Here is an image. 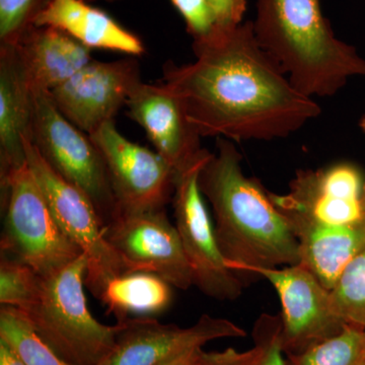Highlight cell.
I'll return each instance as SVG.
<instances>
[{
  "mask_svg": "<svg viewBox=\"0 0 365 365\" xmlns=\"http://www.w3.org/2000/svg\"><path fill=\"white\" fill-rule=\"evenodd\" d=\"M4 211L1 255L50 275L81 256V249L55 220L28 163L0 179Z\"/></svg>",
  "mask_w": 365,
  "mask_h": 365,
  "instance_id": "cell-5",
  "label": "cell"
},
{
  "mask_svg": "<svg viewBox=\"0 0 365 365\" xmlns=\"http://www.w3.org/2000/svg\"><path fill=\"white\" fill-rule=\"evenodd\" d=\"M209 155L210 151L176 174L175 225L191 267L194 287L211 299L234 302L241 297L246 284L227 265L199 188V173Z\"/></svg>",
  "mask_w": 365,
  "mask_h": 365,
  "instance_id": "cell-8",
  "label": "cell"
},
{
  "mask_svg": "<svg viewBox=\"0 0 365 365\" xmlns=\"http://www.w3.org/2000/svg\"><path fill=\"white\" fill-rule=\"evenodd\" d=\"M200 349L201 348H194V349L187 350V351L163 360L157 365H192L196 359L197 353Z\"/></svg>",
  "mask_w": 365,
  "mask_h": 365,
  "instance_id": "cell-31",
  "label": "cell"
},
{
  "mask_svg": "<svg viewBox=\"0 0 365 365\" xmlns=\"http://www.w3.org/2000/svg\"><path fill=\"white\" fill-rule=\"evenodd\" d=\"M104 237L127 272L155 274L179 289L194 287L191 267L176 225L165 209L123 212L106 223Z\"/></svg>",
  "mask_w": 365,
  "mask_h": 365,
  "instance_id": "cell-9",
  "label": "cell"
},
{
  "mask_svg": "<svg viewBox=\"0 0 365 365\" xmlns=\"http://www.w3.org/2000/svg\"><path fill=\"white\" fill-rule=\"evenodd\" d=\"M195 60L167 62L160 81L182 103L201 137L234 143L287 138L321 115L262 49L253 21L193 41Z\"/></svg>",
  "mask_w": 365,
  "mask_h": 365,
  "instance_id": "cell-1",
  "label": "cell"
},
{
  "mask_svg": "<svg viewBox=\"0 0 365 365\" xmlns=\"http://www.w3.org/2000/svg\"><path fill=\"white\" fill-rule=\"evenodd\" d=\"M11 46L32 91H51L93 60L90 48L52 26H33Z\"/></svg>",
  "mask_w": 365,
  "mask_h": 365,
  "instance_id": "cell-17",
  "label": "cell"
},
{
  "mask_svg": "<svg viewBox=\"0 0 365 365\" xmlns=\"http://www.w3.org/2000/svg\"><path fill=\"white\" fill-rule=\"evenodd\" d=\"M0 338L14 348L26 365H74L46 345L16 307L1 306Z\"/></svg>",
  "mask_w": 365,
  "mask_h": 365,
  "instance_id": "cell-22",
  "label": "cell"
},
{
  "mask_svg": "<svg viewBox=\"0 0 365 365\" xmlns=\"http://www.w3.org/2000/svg\"><path fill=\"white\" fill-rule=\"evenodd\" d=\"M0 365H26L6 340L0 338Z\"/></svg>",
  "mask_w": 365,
  "mask_h": 365,
  "instance_id": "cell-30",
  "label": "cell"
},
{
  "mask_svg": "<svg viewBox=\"0 0 365 365\" xmlns=\"http://www.w3.org/2000/svg\"><path fill=\"white\" fill-rule=\"evenodd\" d=\"M364 338H365V330H364Z\"/></svg>",
  "mask_w": 365,
  "mask_h": 365,
  "instance_id": "cell-35",
  "label": "cell"
},
{
  "mask_svg": "<svg viewBox=\"0 0 365 365\" xmlns=\"http://www.w3.org/2000/svg\"><path fill=\"white\" fill-rule=\"evenodd\" d=\"M186 23L193 41L206 40L217 34L215 18L205 0H170Z\"/></svg>",
  "mask_w": 365,
  "mask_h": 365,
  "instance_id": "cell-27",
  "label": "cell"
},
{
  "mask_svg": "<svg viewBox=\"0 0 365 365\" xmlns=\"http://www.w3.org/2000/svg\"><path fill=\"white\" fill-rule=\"evenodd\" d=\"M280 211L299 244L300 265L311 271L324 287L332 289L348 263L365 247V220L333 227L292 211Z\"/></svg>",
  "mask_w": 365,
  "mask_h": 365,
  "instance_id": "cell-16",
  "label": "cell"
},
{
  "mask_svg": "<svg viewBox=\"0 0 365 365\" xmlns=\"http://www.w3.org/2000/svg\"><path fill=\"white\" fill-rule=\"evenodd\" d=\"M255 37L307 97L331 98L348 81L365 76V59L340 40L319 0H255Z\"/></svg>",
  "mask_w": 365,
  "mask_h": 365,
  "instance_id": "cell-3",
  "label": "cell"
},
{
  "mask_svg": "<svg viewBox=\"0 0 365 365\" xmlns=\"http://www.w3.org/2000/svg\"><path fill=\"white\" fill-rule=\"evenodd\" d=\"M287 365H365L364 329L346 325L330 339L299 354L287 355Z\"/></svg>",
  "mask_w": 365,
  "mask_h": 365,
  "instance_id": "cell-21",
  "label": "cell"
},
{
  "mask_svg": "<svg viewBox=\"0 0 365 365\" xmlns=\"http://www.w3.org/2000/svg\"><path fill=\"white\" fill-rule=\"evenodd\" d=\"M31 140L55 172L90 198L104 225L116 215V197L100 151L60 113L49 91H33Z\"/></svg>",
  "mask_w": 365,
  "mask_h": 365,
  "instance_id": "cell-6",
  "label": "cell"
},
{
  "mask_svg": "<svg viewBox=\"0 0 365 365\" xmlns=\"http://www.w3.org/2000/svg\"><path fill=\"white\" fill-rule=\"evenodd\" d=\"M141 81L140 67L134 57L108 62L93 59L49 93L60 113L91 135L114 121Z\"/></svg>",
  "mask_w": 365,
  "mask_h": 365,
  "instance_id": "cell-12",
  "label": "cell"
},
{
  "mask_svg": "<svg viewBox=\"0 0 365 365\" xmlns=\"http://www.w3.org/2000/svg\"><path fill=\"white\" fill-rule=\"evenodd\" d=\"M116 347L101 365H157L174 355L203 348L211 341L244 338L247 333L234 322L203 314L194 325L181 328L155 318L121 322Z\"/></svg>",
  "mask_w": 365,
  "mask_h": 365,
  "instance_id": "cell-14",
  "label": "cell"
},
{
  "mask_svg": "<svg viewBox=\"0 0 365 365\" xmlns=\"http://www.w3.org/2000/svg\"><path fill=\"white\" fill-rule=\"evenodd\" d=\"M41 277L23 262L1 255L0 261V304L21 309L37 294Z\"/></svg>",
  "mask_w": 365,
  "mask_h": 365,
  "instance_id": "cell-24",
  "label": "cell"
},
{
  "mask_svg": "<svg viewBox=\"0 0 365 365\" xmlns=\"http://www.w3.org/2000/svg\"><path fill=\"white\" fill-rule=\"evenodd\" d=\"M86 271L81 255L41 277L32 302L19 311L62 359L74 365H101L114 351L121 324L105 325L91 314L85 294Z\"/></svg>",
  "mask_w": 365,
  "mask_h": 365,
  "instance_id": "cell-4",
  "label": "cell"
},
{
  "mask_svg": "<svg viewBox=\"0 0 365 365\" xmlns=\"http://www.w3.org/2000/svg\"><path fill=\"white\" fill-rule=\"evenodd\" d=\"M32 124L33 91L14 46L0 45V179L26 163Z\"/></svg>",
  "mask_w": 365,
  "mask_h": 365,
  "instance_id": "cell-18",
  "label": "cell"
},
{
  "mask_svg": "<svg viewBox=\"0 0 365 365\" xmlns=\"http://www.w3.org/2000/svg\"><path fill=\"white\" fill-rule=\"evenodd\" d=\"M213 18L217 33L232 30L244 21L247 0H205Z\"/></svg>",
  "mask_w": 365,
  "mask_h": 365,
  "instance_id": "cell-29",
  "label": "cell"
},
{
  "mask_svg": "<svg viewBox=\"0 0 365 365\" xmlns=\"http://www.w3.org/2000/svg\"><path fill=\"white\" fill-rule=\"evenodd\" d=\"M51 0H0V45H16Z\"/></svg>",
  "mask_w": 365,
  "mask_h": 365,
  "instance_id": "cell-25",
  "label": "cell"
},
{
  "mask_svg": "<svg viewBox=\"0 0 365 365\" xmlns=\"http://www.w3.org/2000/svg\"><path fill=\"white\" fill-rule=\"evenodd\" d=\"M24 145L26 163L55 220L86 257V287L98 299L108 281L126 273L123 262L106 241L104 223L90 198L55 172L31 139H25Z\"/></svg>",
  "mask_w": 365,
  "mask_h": 365,
  "instance_id": "cell-7",
  "label": "cell"
},
{
  "mask_svg": "<svg viewBox=\"0 0 365 365\" xmlns=\"http://www.w3.org/2000/svg\"><path fill=\"white\" fill-rule=\"evenodd\" d=\"M248 275L260 276L271 283L279 297L281 344L285 356L306 351L330 339L346 324L336 313L331 292L306 267L250 268Z\"/></svg>",
  "mask_w": 365,
  "mask_h": 365,
  "instance_id": "cell-10",
  "label": "cell"
},
{
  "mask_svg": "<svg viewBox=\"0 0 365 365\" xmlns=\"http://www.w3.org/2000/svg\"><path fill=\"white\" fill-rule=\"evenodd\" d=\"M260 346L255 344L251 349L240 351L228 347L222 351H205L201 348L192 365H257L261 359Z\"/></svg>",
  "mask_w": 365,
  "mask_h": 365,
  "instance_id": "cell-28",
  "label": "cell"
},
{
  "mask_svg": "<svg viewBox=\"0 0 365 365\" xmlns=\"http://www.w3.org/2000/svg\"><path fill=\"white\" fill-rule=\"evenodd\" d=\"M86 1H97V0H86ZM105 1H116V0H105Z\"/></svg>",
  "mask_w": 365,
  "mask_h": 365,
  "instance_id": "cell-34",
  "label": "cell"
},
{
  "mask_svg": "<svg viewBox=\"0 0 365 365\" xmlns=\"http://www.w3.org/2000/svg\"><path fill=\"white\" fill-rule=\"evenodd\" d=\"M90 137L104 160L118 212L165 208L173 199L176 172L160 153L128 140L114 121Z\"/></svg>",
  "mask_w": 365,
  "mask_h": 365,
  "instance_id": "cell-11",
  "label": "cell"
},
{
  "mask_svg": "<svg viewBox=\"0 0 365 365\" xmlns=\"http://www.w3.org/2000/svg\"><path fill=\"white\" fill-rule=\"evenodd\" d=\"M199 188L215 217L216 239L230 270L245 284L250 268L299 264V244L287 218L258 179L242 169L234 141L216 138L198 177Z\"/></svg>",
  "mask_w": 365,
  "mask_h": 365,
  "instance_id": "cell-2",
  "label": "cell"
},
{
  "mask_svg": "<svg viewBox=\"0 0 365 365\" xmlns=\"http://www.w3.org/2000/svg\"><path fill=\"white\" fill-rule=\"evenodd\" d=\"M173 287L148 272H127L108 281L98 300L117 323L133 318H155L173 302Z\"/></svg>",
  "mask_w": 365,
  "mask_h": 365,
  "instance_id": "cell-20",
  "label": "cell"
},
{
  "mask_svg": "<svg viewBox=\"0 0 365 365\" xmlns=\"http://www.w3.org/2000/svg\"><path fill=\"white\" fill-rule=\"evenodd\" d=\"M364 179L356 165L336 163L322 169L297 170L285 194L270 192L278 209L323 225L342 227L365 220Z\"/></svg>",
  "mask_w": 365,
  "mask_h": 365,
  "instance_id": "cell-13",
  "label": "cell"
},
{
  "mask_svg": "<svg viewBox=\"0 0 365 365\" xmlns=\"http://www.w3.org/2000/svg\"><path fill=\"white\" fill-rule=\"evenodd\" d=\"M126 106L128 116L143 127L155 150L176 174L207 153L201 146L202 137L190 123L182 103L162 83L148 85L141 81L129 96Z\"/></svg>",
  "mask_w": 365,
  "mask_h": 365,
  "instance_id": "cell-15",
  "label": "cell"
},
{
  "mask_svg": "<svg viewBox=\"0 0 365 365\" xmlns=\"http://www.w3.org/2000/svg\"><path fill=\"white\" fill-rule=\"evenodd\" d=\"M34 26H52L91 50H110L130 56L145 51L140 38L86 0H51L36 18Z\"/></svg>",
  "mask_w": 365,
  "mask_h": 365,
  "instance_id": "cell-19",
  "label": "cell"
},
{
  "mask_svg": "<svg viewBox=\"0 0 365 365\" xmlns=\"http://www.w3.org/2000/svg\"><path fill=\"white\" fill-rule=\"evenodd\" d=\"M280 334V316L263 314L259 317L253 329L254 343L262 349L261 359L257 365H287Z\"/></svg>",
  "mask_w": 365,
  "mask_h": 365,
  "instance_id": "cell-26",
  "label": "cell"
},
{
  "mask_svg": "<svg viewBox=\"0 0 365 365\" xmlns=\"http://www.w3.org/2000/svg\"><path fill=\"white\" fill-rule=\"evenodd\" d=\"M330 292L334 309L346 325L365 330V247L348 263Z\"/></svg>",
  "mask_w": 365,
  "mask_h": 365,
  "instance_id": "cell-23",
  "label": "cell"
},
{
  "mask_svg": "<svg viewBox=\"0 0 365 365\" xmlns=\"http://www.w3.org/2000/svg\"><path fill=\"white\" fill-rule=\"evenodd\" d=\"M361 203H362V207H364V210L365 212V185H364V191H362Z\"/></svg>",
  "mask_w": 365,
  "mask_h": 365,
  "instance_id": "cell-33",
  "label": "cell"
},
{
  "mask_svg": "<svg viewBox=\"0 0 365 365\" xmlns=\"http://www.w3.org/2000/svg\"><path fill=\"white\" fill-rule=\"evenodd\" d=\"M359 127L360 129H361L362 132H364L365 133V113L364 116L361 117V119H360Z\"/></svg>",
  "mask_w": 365,
  "mask_h": 365,
  "instance_id": "cell-32",
  "label": "cell"
}]
</instances>
